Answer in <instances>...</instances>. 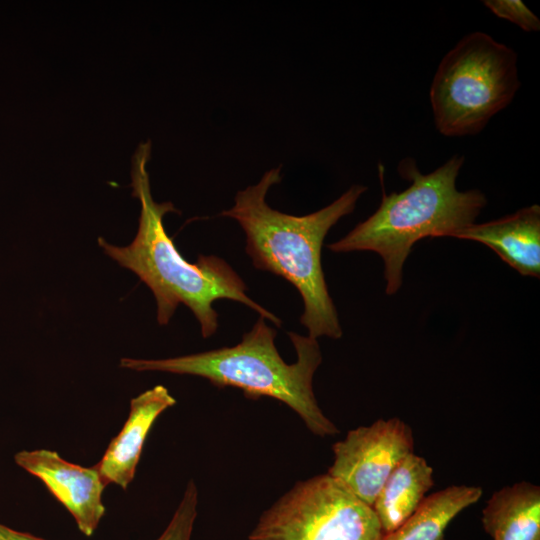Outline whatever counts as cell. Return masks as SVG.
Instances as JSON below:
<instances>
[{
  "mask_svg": "<svg viewBox=\"0 0 540 540\" xmlns=\"http://www.w3.org/2000/svg\"><path fill=\"white\" fill-rule=\"evenodd\" d=\"M373 508L327 473L299 481L260 517L248 540H382Z\"/></svg>",
  "mask_w": 540,
  "mask_h": 540,
  "instance_id": "cell-6",
  "label": "cell"
},
{
  "mask_svg": "<svg viewBox=\"0 0 540 540\" xmlns=\"http://www.w3.org/2000/svg\"><path fill=\"white\" fill-rule=\"evenodd\" d=\"M482 489L476 486H449L426 496L420 506L382 540H443L451 521L478 501Z\"/></svg>",
  "mask_w": 540,
  "mask_h": 540,
  "instance_id": "cell-13",
  "label": "cell"
},
{
  "mask_svg": "<svg viewBox=\"0 0 540 540\" xmlns=\"http://www.w3.org/2000/svg\"><path fill=\"white\" fill-rule=\"evenodd\" d=\"M0 540H45L27 532L10 528L0 523Z\"/></svg>",
  "mask_w": 540,
  "mask_h": 540,
  "instance_id": "cell-16",
  "label": "cell"
},
{
  "mask_svg": "<svg viewBox=\"0 0 540 540\" xmlns=\"http://www.w3.org/2000/svg\"><path fill=\"white\" fill-rule=\"evenodd\" d=\"M413 449L408 424L399 418L379 419L350 430L333 445L334 460L327 474L372 507L390 473Z\"/></svg>",
  "mask_w": 540,
  "mask_h": 540,
  "instance_id": "cell-7",
  "label": "cell"
},
{
  "mask_svg": "<svg viewBox=\"0 0 540 540\" xmlns=\"http://www.w3.org/2000/svg\"><path fill=\"white\" fill-rule=\"evenodd\" d=\"M281 181V165L260 181L237 192L234 206L220 213L235 219L246 235V253L256 269L290 282L300 293L304 311L300 322L308 336L339 339L342 329L329 295L321 264L328 231L354 210L366 186L353 185L328 206L303 216L274 210L266 202L269 189Z\"/></svg>",
  "mask_w": 540,
  "mask_h": 540,
  "instance_id": "cell-2",
  "label": "cell"
},
{
  "mask_svg": "<svg viewBox=\"0 0 540 540\" xmlns=\"http://www.w3.org/2000/svg\"><path fill=\"white\" fill-rule=\"evenodd\" d=\"M288 336L297 355L292 364L278 353L276 331L259 317L235 346L167 359L122 358L120 366L199 376L219 388H238L250 399L270 397L295 411L313 434H337V427L322 412L313 391V376L322 362L317 339L295 332Z\"/></svg>",
  "mask_w": 540,
  "mask_h": 540,
  "instance_id": "cell-4",
  "label": "cell"
},
{
  "mask_svg": "<svg viewBox=\"0 0 540 540\" xmlns=\"http://www.w3.org/2000/svg\"><path fill=\"white\" fill-rule=\"evenodd\" d=\"M493 540H540V487L522 481L495 492L482 511Z\"/></svg>",
  "mask_w": 540,
  "mask_h": 540,
  "instance_id": "cell-11",
  "label": "cell"
},
{
  "mask_svg": "<svg viewBox=\"0 0 540 540\" xmlns=\"http://www.w3.org/2000/svg\"><path fill=\"white\" fill-rule=\"evenodd\" d=\"M151 141L141 143L132 159V196L139 199L141 211L137 234L128 246L109 244L98 238L104 252L122 267L134 272L154 294L157 321L167 325L180 303L195 315L204 338L218 328V313L212 304L218 299L243 303L276 326L281 320L252 300L247 286L232 267L214 255L198 256L195 263L185 260L163 225L169 212H179L171 202L154 201L147 171Z\"/></svg>",
  "mask_w": 540,
  "mask_h": 540,
  "instance_id": "cell-1",
  "label": "cell"
},
{
  "mask_svg": "<svg viewBox=\"0 0 540 540\" xmlns=\"http://www.w3.org/2000/svg\"><path fill=\"white\" fill-rule=\"evenodd\" d=\"M483 3L494 15L526 32L540 30L539 18L521 0H485Z\"/></svg>",
  "mask_w": 540,
  "mask_h": 540,
  "instance_id": "cell-15",
  "label": "cell"
},
{
  "mask_svg": "<svg viewBox=\"0 0 540 540\" xmlns=\"http://www.w3.org/2000/svg\"><path fill=\"white\" fill-rule=\"evenodd\" d=\"M519 87L513 49L484 32L464 36L442 58L431 83L436 129L447 137L481 132Z\"/></svg>",
  "mask_w": 540,
  "mask_h": 540,
  "instance_id": "cell-5",
  "label": "cell"
},
{
  "mask_svg": "<svg viewBox=\"0 0 540 540\" xmlns=\"http://www.w3.org/2000/svg\"><path fill=\"white\" fill-rule=\"evenodd\" d=\"M175 404V398L163 385H156L131 399L126 422L95 464L106 486L114 483L127 489L134 479L152 425L162 412Z\"/></svg>",
  "mask_w": 540,
  "mask_h": 540,
  "instance_id": "cell-9",
  "label": "cell"
},
{
  "mask_svg": "<svg viewBox=\"0 0 540 540\" xmlns=\"http://www.w3.org/2000/svg\"><path fill=\"white\" fill-rule=\"evenodd\" d=\"M14 460L44 483L85 536L94 534L105 514L102 493L106 487L96 465L74 464L48 449L23 450L15 454Z\"/></svg>",
  "mask_w": 540,
  "mask_h": 540,
  "instance_id": "cell-8",
  "label": "cell"
},
{
  "mask_svg": "<svg viewBox=\"0 0 540 540\" xmlns=\"http://www.w3.org/2000/svg\"><path fill=\"white\" fill-rule=\"evenodd\" d=\"M433 485V469L423 457L414 453L404 457L372 505L383 533L398 528L420 506Z\"/></svg>",
  "mask_w": 540,
  "mask_h": 540,
  "instance_id": "cell-12",
  "label": "cell"
},
{
  "mask_svg": "<svg viewBox=\"0 0 540 540\" xmlns=\"http://www.w3.org/2000/svg\"><path fill=\"white\" fill-rule=\"evenodd\" d=\"M197 506L198 490L194 481L190 480L170 522L155 540H191Z\"/></svg>",
  "mask_w": 540,
  "mask_h": 540,
  "instance_id": "cell-14",
  "label": "cell"
},
{
  "mask_svg": "<svg viewBox=\"0 0 540 540\" xmlns=\"http://www.w3.org/2000/svg\"><path fill=\"white\" fill-rule=\"evenodd\" d=\"M455 238L486 245L523 276H540V206L537 204L501 219L473 223Z\"/></svg>",
  "mask_w": 540,
  "mask_h": 540,
  "instance_id": "cell-10",
  "label": "cell"
},
{
  "mask_svg": "<svg viewBox=\"0 0 540 540\" xmlns=\"http://www.w3.org/2000/svg\"><path fill=\"white\" fill-rule=\"evenodd\" d=\"M465 158L453 155L442 166L422 174L412 159H404L399 174L411 182L400 193L382 189L378 209L346 236L327 247L336 253L373 251L384 263L386 294L402 285L403 265L413 245L426 237H455L475 223L486 206L478 189L459 191L456 179Z\"/></svg>",
  "mask_w": 540,
  "mask_h": 540,
  "instance_id": "cell-3",
  "label": "cell"
}]
</instances>
